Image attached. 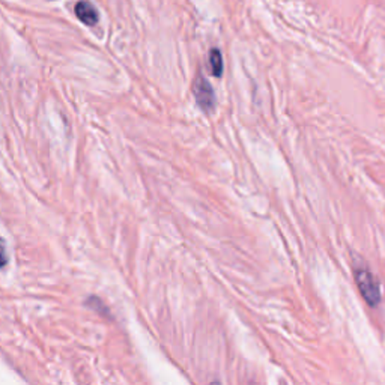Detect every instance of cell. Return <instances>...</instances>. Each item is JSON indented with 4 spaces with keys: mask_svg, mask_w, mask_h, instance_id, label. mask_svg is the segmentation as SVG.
Listing matches in <instances>:
<instances>
[{
    "mask_svg": "<svg viewBox=\"0 0 385 385\" xmlns=\"http://www.w3.org/2000/svg\"><path fill=\"white\" fill-rule=\"evenodd\" d=\"M356 283L360 289L361 297L364 298L370 307H377L381 302L382 293L379 281L377 280L368 268H357L356 270Z\"/></svg>",
    "mask_w": 385,
    "mask_h": 385,
    "instance_id": "1",
    "label": "cell"
},
{
    "mask_svg": "<svg viewBox=\"0 0 385 385\" xmlns=\"http://www.w3.org/2000/svg\"><path fill=\"white\" fill-rule=\"evenodd\" d=\"M195 95H196L197 103L202 108L206 111L214 108V104H216L214 90H212L211 85L208 83V80L205 77H202V76L197 77L196 85H195Z\"/></svg>",
    "mask_w": 385,
    "mask_h": 385,
    "instance_id": "2",
    "label": "cell"
},
{
    "mask_svg": "<svg viewBox=\"0 0 385 385\" xmlns=\"http://www.w3.org/2000/svg\"><path fill=\"white\" fill-rule=\"evenodd\" d=\"M76 15L80 22L88 24V26H95L99 20L98 9L89 2V0H80L76 5Z\"/></svg>",
    "mask_w": 385,
    "mask_h": 385,
    "instance_id": "3",
    "label": "cell"
},
{
    "mask_svg": "<svg viewBox=\"0 0 385 385\" xmlns=\"http://www.w3.org/2000/svg\"><path fill=\"white\" fill-rule=\"evenodd\" d=\"M209 65H211V71L212 74L216 77H220L223 74V57L220 50L212 48L209 52Z\"/></svg>",
    "mask_w": 385,
    "mask_h": 385,
    "instance_id": "4",
    "label": "cell"
},
{
    "mask_svg": "<svg viewBox=\"0 0 385 385\" xmlns=\"http://www.w3.org/2000/svg\"><path fill=\"white\" fill-rule=\"evenodd\" d=\"M8 258H6V250H5V242L4 239L0 238V268H2L6 263Z\"/></svg>",
    "mask_w": 385,
    "mask_h": 385,
    "instance_id": "5",
    "label": "cell"
}]
</instances>
